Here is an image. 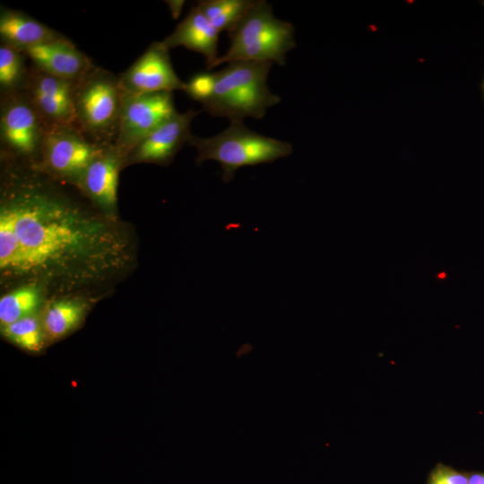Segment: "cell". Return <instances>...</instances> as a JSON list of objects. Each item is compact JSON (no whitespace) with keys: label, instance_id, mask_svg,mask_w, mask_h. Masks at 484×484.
Instances as JSON below:
<instances>
[{"label":"cell","instance_id":"obj_1","mask_svg":"<svg viewBox=\"0 0 484 484\" xmlns=\"http://www.w3.org/2000/svg\"><path fill=\"white\" fill-rule=\"evenodd\" d=\"M41 169L4 162L0 188L2 279L70 292L123 270L128 242Z\"/></svg>","mask_w":484,"mask_h":484},{"label":"cell","instance_id":"obj_2","mask_svg":"<svg viewBox=\"0 0 484 484\" xmlns=\"http://www.w3.org/2000/svg\"><path fill=\"white\" fill-rule=\"evenodd\" d=\"M271 66L270 62L234 61L213 72L212 91L202 103L203 109L229 121L263 118L269 108L281 101L267 86Z\"/></svg>","mask_w":484,"mask_h":484},{"label":"cell","instance_id":"obj_3","mask_svg":"<svg viewBox=\"0 0 484 484\" xmlns=\"http://www.w3.org/2000/svg\"><path fill=\"white\" fill-rule=\"evenodd\" d=\"M230 46L214 67L234 61H260L285 65L286 53L296 47L293 25L276 18L270 4L256 0L229 31Z\"/></svg>","mask_w":484,"mask_h":484},{"label":"cell","instance_id":"obj_4","mask_svg":"<svg viewBox=\"0 0 484 484\" xmlns=\"http://www.w3.org/2000/svg\"><path fill=\"white\" fill-rule=\"evenodd\" d=\"M123 94L118 75L97 65L75 82V125L99 147L115 143Z\"/></svg>","mask_w":484,"mask_h":484},{"label":"cell","instance_id":"obj_5","mask_svg":"<svg viewBox=\"0 0 484 484\" xmlns=\"http://www.w3.org/2000/svg\"><path fill=\"white\" fill-rule=\"evenodd\" d=\"M187 143L196 149L197 163L212 160L220 164L226 183L241 167L272 162L293 151L290 143L259 134L238 120L230 121L229 127L212 137L192 135Z\"/></svg>","mask_w":484,"mask_h":484},{"label":"cell","instance_id":"obj_6","mask_svg":"<svg viewBox=\"0 0 484 484\" xmlns=\"http://www.w3.org/2000/svg\"><path fill=\"white\" fill-rule=\"evenodd\" d=\"M47 129L22 91L0 96L2 162L38 168Z\"/></svg>","mask_w":484,"mask_h":484},{"label":"cell","instance_id":"obj_7","mask_svg":"<svg viewBox=\"0 0 484 484\" xmlns=\"http://www.w3.org/2000/svg\"><path fill=\"white\" fill-rule=\"evenodd\" d=\"M103 149L91 142L76 125L53 128L46 133L38 169L57 180L79 186L86 169Z\"/></svg>","mask_w":484,"mask_h":484},{"label":"cell","instance_id":"obj_8","mask_svg":"<svg viewBox=\"0 0 484 484\" xmlns=\"http://www.w3.org/2000/svg\"><path fill=\"white\" fill-rule=\"evenodd\" d=\"M177 109L170 91L130 94L124 92L117 138L114 143L121 157L168 121Z\"/></svg>","mask_w":484,"mask_h":484},{"label":"cell","instance_id":"obj_9","mask_svg":"<svg viewBox=\"0 0 484 484\" xmlns=\"http://www.w3.org/2000/svg\"><path fill=\"white\" fill-rule=\"evenodd\" d=\"M76 82L65 80L30 65L24 89L47 131L75 125L73 92Z\"/></svg>","mask_w":484,"mask_h":484},{"label":"cell","instance_id":"obj_10","mask_svg":"<svg viewBox=\"0 0 484 484\" xmlns=\"http://www.w3.org/2000/svg\"><path fill=\"white\" fill-rule=\"evenodd\" d=\"M120 87L130 94L183 91L182 82L171 64L169 49L163 41H154L119 75Z\"/></svg>","mask_w":484,"mask_h":484},{"label":"cell","instance_id":"obj_11","mask_svg":"<svg viewBox=\"0 0 484 484\" xmlns=\"http://www.w3.org/2000/svg\"><path fill=\"white\" fill-rule=\"evenodd\" d=\"M200 111L175 113L168 121L143 139L125 157V163L150 162L168 165L192 137L191 123Z\"/></svg>","mask_w":484,"mask_h":484},{"label":"cell","instance_id":"obj_12","mask_svg":"<svg viewBox=\"0 0 484 484\" xmlns=\"http://www.w3.org/2000/svg\"><path fill=\"white\" fill-rule=\"evenodd\" d=\"M24 53L37 69L72 82L82 79L95 65L65 37L29 48Z\"/></svg>","mask_w":484,"mask_h":484},{"label":"cell","instance_id":"obj_13","mask_svg":"<svg viewBox=\"0 0 484 484\" xmlns=\"http://www.w3.org/2000/svg\"><path fill=\"white\" fill-rule=\"evenodd\" d=\"M124 159L114 145L104 148L86 169L78 187L99 208L114 213Z\"/></svg>","mask_w":484,"mask_h":484},{"label":"cell","instance_id":"obj_14","mask_svg":"<svg viewBox=\"0 0 484 484\" xmlns=\"http://www.w3.org/2000/svg\"><path fill=\"white\" fill-rule=\"evenodd\" d=\"M219 33L195 4L173 32L162 41L169 49L185 47L202 54L206 59L207 69L210 70L214 68L220 57L217 50Z\"/></svg>","mask_w":484,"mask_h":484},{"label":"cell","instance_id":"obj_15","mask_svg":"<svg viewBox=\"0 0 484 484\" xmlns=\"http://www.w3.org/2000/svg\"><path fill=\"white\" fill-rule=\"evenodd\" d=\"M65 36L27 13L1 5V43L21 51L57 40Z\"/></svg>","mask_w":484,"mask_h":484},{"label":"cell","instance_id":"obj_16","mask_svg":"<svg viewBox=\"0 0 484 484\" xmlns=\"http://www.w3.org/2000/svg\"><path fill=\"white\" fill-rule=\"evenodd\" d=\"M86 305L75 299H59L49 304L43 315L42 325L45 334L57 339L69 333L82 322Z\"/></svg>","mask_w":484,"mask_h":484},{"label":"cell","instance_id":"obj_17","mask_svg":"<svg viewBox=\"0 0 484 484\" xmlns=\"http://www.w3.org/2000/svg\"><path fill=\"white\" fill-rule=\"evenodd\" d=\"M23 51L1 43L0 96L24 91L30 73Z\"/></svg>","mask_w":484,"mask_h":484},{"label":"cell","instance_id":"obj_18","mask_svg":"<svg viewBox=\"0 0 484 484\" xmlns=\"http://www.w3.org/2000/svg\"><path fill=\"white\" fill-rule=\"evenodd\" d=\"M40 300V291L33 285L22 286L4 295L0 299L1 327L34 315Z\"/></svg>","mask_w":484,"mask_h":484},{"label":"cell","instance_id":"obj_19","mask_svg":"<svg viewBox=\"0 0 484 484\" xmlns=\"http://www.w3.org/2000/svg\"><path fill=\"white\" fill-rule=\"evenodd\" d=\"M254 4L253 0H202L196 5L219 32H229Z\"/></svg>","mask_w":484,"mask_h":484},{"label":"cell","instance_id":"obj_20","mask_svg":"<svg viewBox=\"0 0 484 484\" xmlns=\"http://www.w3.org/2000/svg\"><path fill=\"white\" fill-rule=\"evenodd\" d=\"M3 335L19 347L39 351L44 344L45 332L42 321L35 315H29L2 327Z\"/></svg>","mask_w":484,"mask_h":484},{"label":"cell","instance_id":"obj_21","mask_svg":"<svg viewBox=\"0 0 484 484\" xmlns=\"http://www.w3.org/2000/svg\"><path fill=\"white\" fill-rule=\"evenodd\" d=\"M186 87L185 92H186L190 98L202 104L209 97L212 91L213 73H199L194 74L186 82Z\"/></svg>","mask_w":484,"mask_h":484},{"label":"cell","instance_id":"obj_22","mask_svg":"<svg viewBox=\"0 0 484 484\" xmlns=\"http://www.w3.org/2000/svg\"><path fill=\"white\" fill-rule=\"evenodd\" d=\"M428 484H468V477L450 467L439 464L431 471Z\"/></svg>","mask_w":484,"mask_h":484},{"label":"cell","instance_id":"obj_23","mask_svg":"<svg viewBox=\"0 0 484 484\" xmlns=\"http://www.w3.org/2000/svg\"><path fill=\"white\" fill-rule=\"evenodd\" d=\"M171 16L174 20L177 19L182 12L185 1L183 0H169L166 1Z\"/></svg>","mask_w":484,"mask_h":484},{"label":"cell","instance_id":"obj_24","mask_svg":"<svg viewBox=\"0 0 484 484\" xmlns=\"http://www.w3.org/2000/svg\"><path fill=\"white\" fill-rule=\"evenodd\" d=\"M468 484H484V473H474L468 477Z\"/></svg>","mask_w":484,"mask_h":484},{"label":"cell","instance_id":"obj_25","mask_svg":"<svg viewBox=\"0 0 484 484\" xmlns=\"http://www.w3.org/2000/svg\"><path fill=\"white\" fill-rule=\"evenodd\" d=\"M483 91H484V82H483Z\"/></svg>","mask_w":484,"mask_h":484}]
</instances>
